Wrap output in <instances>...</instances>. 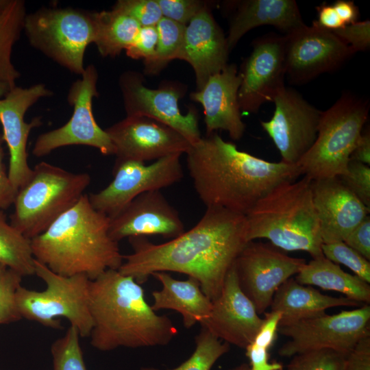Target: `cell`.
Listing matches in <instances>:
<instances>
[{"mask_svg": "<svg viewBox=\"0 0 370 370\" xmlns=\"http://www.w3.org/2000/svg\"><path fill=\"white\" fill-rule=\"evenodd\" d=\"M132 252L123 256L119 271L141 284L157 272H177L196 279L212 301L226 275L249 242L245 215L219 207H207L190 230L161 243L145 236L128 238Z\"/></svg>", "mask_w": 370, "mask_h": 370, "instance_id": "1", "label": "cell"}, {"mask_svg": "<svg viewBox=\"0 0 370 370\" xmlns=\"http://www.w3.org/2000/svg\"><path fill=\"white\" fill-rule=\"evenodd\" d=\"M186 155L189 175L206 208L243 215L275 186L301 175L297 164L269 162L240 151L216 132L191 145Z\"/></svg>", "mask_w": 370, "mask_h": 370, "instance_id": "2", "label": "cell"}, {"mask_svg": "<svg viewBox=\"0 0 370 370\" xmlns=\"http://www.w3.org/2000/svg\"><path fill=\"white\" fill-rule=\"evenodd\" d=\"M88 301L90 344L99 351L164 346L177 334L173 321L148 304L140 284L118 269L90 280Z\"/></svg>", "mask_w": 370, "mask_h": 370, "instance_id": "3", "label": "cell"}, {"mask_svg": "<svg viewBox=\"0 0 370 370\" xmlns=\"http://www.w3.org/2000/svg\"><path fill=\"white\" fill-rule=\"evenodd\" d=\"M110 218L96 210L84 194L44 232L31 240L34 258L62 275L90 280L123 261L119 243L109 234Z\"/></svg>", "mask_w": 370, "mask_h": 370, "instance_id": "4", "label": "cell"}, {"mask_svg": "<svg viewBox=\"0 0 370 370\" xmlns=\"http://www.w3.org/2000/svg\"><path fill=\"white\" fill-rule=\"evenodd\" d=\"M311 182L305 176L285 182L260 199L245 215L248 241L266 238L284 251H304L312 258L323 256Z\"/></svg>", "mask_w": 370, "mask_h": 370, "instance_id": "5", "label": "cell"}, {"mask_svg": "<svg viewBox=\"0 0 370 370\" xmlns=\"http://www.w3.org/2000/svg\"><path fill=\"white\" fill-rule=\"evenodd\" d=\"M17 193L10 224L32 240L44 232L84 195L91 177L40 162Z\"/></svg>", "mask_w": 370, "mask_h": 370, "instance_id": "6", "label": "cell"}, {"mask_svg": "<svg viewBox=\"0 0 370 370\" xmlns=\"http://www.w3.org/2000/svg\"><path fill=\"white\" fill-rule=\"evenodd\" d=\"M369 110L367 99L345 92L322 112L316 140L297 164L301 175L314 180L343 174Z\"/></svg>", "mask_w": 370, "mask_h": 370, "instance_id": "7", "label": "cell"}, {"mask_svg": "<svg viewBox=\"0 0 370 370\" xmlns=\"http://www.w3.org/2000/svg\"><path fill=\"white\" fill-rule=\"evenodd\" d=\"M34 275L46 285L41 291L22 285L16 293V304L21 318L53 329H60L59 318L69 321L81 337H89L92 321L89 310L90 280L83 274L66 276L34 262Z\"/></svg>", "mask_w": 370, "mask_h": 370, "instance_id": "8", "label": "cell"}, {"mask_svg": "<svg viewBox=\"0 0 370 370\" xmlns=\"http://www.w3.org/2000/svg\"><path fill=\"white\" fill-rule=\"evenodd\" d=\"M23 31L29 44L80 76L87 47L94 42L93 12L72 8H42L27 14Z\"/></svg>", "mask_w": 370, "mask_h": 370, "instance_id": "9", "label": "cell"}, {"mask_svg": "<svg viewBox=\"0 0 370 370\" xmlns=\"http://www.w3.org/2000/svg\"><path fill=\"white\" fill-rule=\"evenodd\" d=\"M370 306L364 304L352 310L326 313L296 323L281 326L278 332L290 338L278 351L282 357L321 349H331L345 356L363 336L370 334Z\"/></svg>", "mask_w": 370, "mask_h": 370, "instance_id": "10", "label": "cell"}, {"mask_svg": "<svg viewBox=\"0 0 370 370\" xmlns=\"http://www.w3.org/2000/svg\"><path fill=\"white\" fill-rule=\"evenodd\" d=\"M98 73L93 64L85 67L81 78L71 86L67 101L73 114L64 125L40 134L35 140L32 153L37 158L70 145H85L98 149L103 155H114V147L105 130L96 122L92 99L98 96Z\"/></svg>", "mask_w": 370, "mask_h": 370, "instance_id": "11", "label": "cell"}, {"mask_svg": "<svg viewBox=\"0 0 370 370\" xmlns=\"http://www.w3.org/2000/svg\"><path fill=\"white\" fill-rule=\"evenodd\" d=\"M181 156L171 154L149 165L136 161L115 162L112 182L100 191L88 195L90 204L112 218L138 195L180 181L184 175Z\"/></svg>", "mask_w": 370, "mask_h": 370, "instance_id": "12", "label": "cell"}, {"mask_svg": "<svg viewBox=\"0 0 370 370\" xmlns=\"http://www.w3.org/2000/svg\"><path fill=\"white\" fill-rule=\"evenodd\" d=\"M354 52L332 31L315 21L284 35L285 74L289 82L307 83L321 74L334 71Z\"/></svg>", "mask_w": 370, "mask_h": 370, "instance_id": "13", "label": "cell"}, {"mask_svg": "<svg viewBox=\"0 0 370 370\" xmlns=\"http://www.w3.org/2000/svg\"><path fill=\"white\" fill-rule=\"evenodd\" d=\"M306 263L304 259L291 257L272 245L251 241L234 265L241 289L260 314L270 307L277 289Z\"/></svg>", "mask_w": 370, "mask_h": 370, "instance_id": "14", "label": "cell"}, {"mask_svg": "<svg viewBox=\"0 0 370 370\" xmlns=\"http://www.w3.org/2000/svg\"><path fill=\"white\" fill-rule=\"evenodd\" d=\"M270 120L261 121L279 151L282 162L297 164L316 140L322 111L293 88L284 87L274 97Z\"/></svg>", "mask_w": 370, "mask_h": 370, "instance_id": "15", "label": "cell"}, {"mask_svg": "<svg viewBox=\"0 0 370 370\" xmlns=\"http://www.w3.org/2000/svg\"><path fill=\"white\" fill-rule=\"evenodd\" d=\"M105 131L114 147L115 162L145 163L174 153H186L191 146L174 129L144 116H127Z\"/></svg>", "mask_w": 370, "mask_h": 370, "instance_id": "16", "label": "cell"}, {"mask_svg": "<svg viewBox=\"0 0 370 370\" xmlns=\"http://www.w3.org/2000/svg\"><path fill=\"white\" fill-rule=\"evenodd\" d=\"M238 99L241 112L256 113L273 101L284 88L285 74L284 36L269 33L253 42V49L239 72Z\"/></svg>", "mask_w": 370, "mask_h": 370, "instance_id": "17", "label": "cell"}, {"mask_svg": "<svg viewBox=\"0 0 370 370\" xmlns=\"http://www.w3.org/2000/svg\"><path fill=\"white\" fill-rule=\"evenodd\" d=\"M52 95L51 89L39 83L28 88L16 86L0 99L1 134L10 156L8 173L18 190L27 183L33 172L27 161L28 137L34 127L42 123L41 117H35L30 122H26L25 115L40 99Z\"/></svg>", "mask_w": 370, "mask_h": 370, "instance_id": "18", "label": "cell"}, {"mask_svg": "<svg viewBox=\"0 0 370 370\" xmlns=\"http://www.w3.org/2000/svg\"><path fill=\"white\" fill-rule=\"evenodd\" d=\"M141 74L134 71L123 73L119 84L124 108L127 116H144L157 120L174 129L191 145L202 137L196 111L189 109L186 114L180 110V89L166 86L151 89L143 84Z\"/></svg>", "mask_w": 370, "mask_h": 370, "instance_id": "19", "label": "cell"}, {"mask_svg": "<svg viewBox=\"0 0 370 370\" xmlns=\"http://www.w3.org/2000/svg\"><path fill=\"white\" fill-rule=\"evenodd\" d=\"M209 317L200 323L229 345L245 347L264 321L251 300L241 289L234 265L228 271L219 295L212 301Z\"/></svg>", "mask_w": 370, "mask_h": 370, "instance_id": "20", "label": "cell"}, {"mask_svg": "<svg viewBox=\"0 0 370 370\" xmlns=\"http://www.w3.org/2000/svg\"><path fill=\"white\" fill-rule=\"evenodd\" d=\"M184 232L177 210L160 190L138 195L110 219L109 234L118 243L125 238L149 235L173 238Z\"/></svg>", "mask_w": 370, "mask_h": 370, "instance_id": "21", "label": "cell"}, {"mask_svg": "<svg viewBox=\"0 0 370 370\" xmlns=\"http://www.w3.org/2000/svg\"><path fill=\"white\" fill-rule=\"evenodd\" d=\"M311 189L323 243L343 241L369 215L370 208L338 177L312 180Z\"/></svg>", "mask_w": 370, "mask_h": 370, "instance_id": "22", "label": "cell"}, {"mask_svg": "<svg viewBox=\"0 0 370 370\" xmlns=\"http://www.w3.org/2000/svg\"><path fill=\"white\" fill-rule=\"evenodd\" d=\"M229 51L226 37L206 7L186 25L176 59L191 65L199 90L211 76L226 67Z\"/></svg>", "mask_w": 370, "mask_h": 370, "instance_id": "23", "label": "cell"}, {"mask_svg": "<svg viewBox=\"0 0 370 370\" xmlns=\"http://www.w3.org/2000/svg\"><path fill=\"white\" fill-rule=\"evenodd\" d=\"M241 82L236 66L227 64L211 76L201 90L191 93L190 98L204 108L206 135L221 130L227 132L234 140L243 136L245 125L238 99Z\"/></svg>", "mask_w": 370, "mask_h": 370, "instance_id": "24", "label": "cell"}, {"mask_svg": "<svg viewBox=\"0 0 370 370\" xmlns=\"http://www.w3.org/2000/svg\"><path fill=\"white\" fill-rule=\"evenodd\" d=\"M233 4L235 11L226 37L230 51L255 27L271 25L286 34L306 25L294 0H245Z\"/></svg>", "mask_w": 370, "mask_h": 370, "instance_id": "25", "label": "cell"}, {"mask_svg": "<svg viewBox=\"0 0 370 370\" xmlns=\"http://www.w3.org/2000/svg\"><path fill=\"white\" fill-rule=\"evenodd\" d=\"M363 305L346 297H336L322 294L291 278L277 289L270 307L271 311L281 314L279 324L281 327L322 315L328 308Z\"/></svg>", "mask_w": 370, "mask_h": 370, "instance_id": "26", "label": "cell"}, {"mask_svg": "<svg viewBox=\"0 0 370 370\" xmlns=\"http://www.w3.org/2000/svg\"><path fill=\"white\" fill-rule=\"evenodd\" d=\"M152 275L162 286L160 290L151 293L153 302L151 306L154 311L169 309L180 313L186 329L200 324L209 317L212 302L196 279L188 277L186 280H178L167 272H157Z\"/></svg>", "mask_w": 370, "mask_h": 370, "instance_id": "27", "label": "cell"}, {"mask_svg": "<svg viewBox=\"0 0 370 370\" xmlns=\"http://www.w3.org/2000/svg\"><path fill=\"white\" fill-rule=\"evenodd\" d=\"M301 284L313 285L341 293L354 301L369 304L370 285L356 275L345 272L324 256L306 263L295 278Z\"/></svg>", "mask_w": 370, "mask_h": 370, "instance_id": "28", "label": "cell"}, {"mask_svg": "<svg viewBox=\"0 0 370 370\" xmlns=\"http://www.w3.org/2000/svg\"><path fill=\"white\" fill-rule=\"evenodd\" d=\"M93 43L103 57H115L134 41L140 26L130 16L114 8L93 12Z\"/></svg>", "mask_w": 370, "mask_h": 370, "instance_id": "29", "label": "cell"}, {"mask_svg": "<svg viewBox=\"0 0 370 370\" xmlns=\"http://www.w3.org/2000/svg\"><path fill=\"white\" fill-rule=\"evenodd\" d=\"M26 14L23 0H11L0 14V82L11 88L16 86V81L21 75L12 62V52L23 30Z\"/></svg>", "mask_w": 370, "mask_h": 370, "instance_id": "30", "label": "cell"}, {"mask_svg": "<svg viewBox=\"0 0 370 370\" xmlns=\"http://www.w3.org/2000/svg\"><path fill=\"white\" fill-rule=\"evenodd\" d=\"M31 240L8 223L0 210V263L21 276L34 275Z\"/></svg>", "mask_w": 370, "mask_h": 370, "instance_id": "31", "label": "cell"}, {"mask_svg": "<svg viewBox=\"0 0 370 370\" xmlns=\"http://www.w3.org/2000/svg\"><path fill=\"white\" fill-rule=\"evenodd\" d=\"M158 43L154 56L144 62L145 71L157 73L168 62L176 59L182 47L186 25L162 17L156 25Z\"/></svg>", "mask_w": 370, "mask_h": 370, "instance_id": "32", "label": "cell"}, {"mask_svg": "<svg viewBox=\"0 0 370 370\" xmlns=\"http://www.w3.org/2000/svg\"><path fill=\"white\" fill-rule=\"evenodd\" d=\"M230 350V345L219 339L201 327L195 337V349L192 355L178 367L168 370H210L217 360ZM140 370H160L143 367Z\"/></svg>", "mask_w": 370, "mask_h": 370, "instance_id": "33", "label": "cell"}, {"mask_svg": "<svg viewBox=\"0 0 370 370\" xmlns=\"http://www.w3.org/2000/svg\"><path fill=\"white\" fill-rule=\"evenodd\" d=\"M80 335L73 326L51 347L53 370H87L79 343Z\"/></svg>", "mask_w": 370, "mask_h": 370, "instance_id": "34", "label": "cell"}, {"mask_svg": "<svg viewBox=\"0 0 370 370\" xmlns=\"http://www.w3.org/2000/svg\"><path fill=\"white\" fill-rule=\"evenodd\" d=\"M345 355L331 349H321L292 356L286 370H346Z\"/></svg>", "mask_w": 370, "mask_h": 370, "instance_id": "35", "label": "cell"}, {"mask_svg": "<svg viewBox=\"0 0 370 370\" xmlns=\"http://www.w3.org/2000/svg\"><path fill=\"white\" fill-rule=\"evenodd\" d=\"M22 278L0 263V325L22 319L16 304V293L21 286Z\"/></svg>", "mask_w": 370, "mask_h": 370, "instance_id": "36", "label": "cell"}, {"mask_svg": "<svg viewBox=\"0 0 370 370\" xmlns=\"http://www.w3.org/2000/svg\"><path fill=\"white\" fill-rule=\"evenodd\" d=\"M321 250L323 256L334 263L343 264L350 269L356 275L370 283V262L346 245L343 241L323 243Z\"/></svg>", "mask_w": 370, "mask_h": 370, "instance_id": "37", "label": "cell"}, {"mask_svg": "<svg viewBox=\"0 0 370 370\" xmlns=\"http://www.w3.org/2000/svg\"><path fill=\"white\" fill-rule=\"evenodd\" d=\"M338 177L364 205L370 208V167L349 160L345 173Z\"/></svg>", "mask_w": 370, "mask_h": 370, "instance_id": "38", "label": "cell"}, {"mask_svg": "<svg viewBox=\"0 0 370 370\" xmlns=\"http://www.w3.org/2000/svg\"><path fill=\"white\" fill-rule=\"evenodd\" d=\"M113 8L134 19L140 27L156 26L163 17L156 0H119Z\"/></svg>", "mask_w": 370, "mask_h": 370, "instance_id": "39", "label": "cell"}, {"mask_svg": "<svg viewBox=\"0 0 370 370\" xmlns=\"http://www.w3.org/2000/svg\"><path fill=\"white\" fill-rule=\"evenodd\" d=\"M163 17L186 25L200 11L206 8L197 0H156Z\"/></svg>", "mask_w": 370, "mask_h": 370, "instance_id": "40", "label": "cell"}, {"mask_svg": "<svg viewBox=\"0 0 370 370\" xmlns=\"http://www.w3.org/2000/svg\"><path fill=\"white\" fill-rule=\"evenodd\" d=\"M356 53L365 51L370 47V21L365 20L348 24L332 31Z\"/></svg>", "mask_w": 370, "mask_h": 370, "instance_id": "41", "label": "cell"}, {"mask_svg": "<svg viewBox=\"0 0 370 370\" xmlns=\"http://www.w3.org/2000/svg\"><path fill=\"white\" fill-rule=\"evenodd\" d=\"M158 43L156 26L140 27L132 43L125 49L126 54L132 59L143 58L149 60L155 54Z\"/></svg>", "mask_w": 370, "mask_h": 370, "instance_id": "42", "label": "cell"}, {"mask_svg": "<svg viewBox=\"0 0 370 370\" xmlns=\"http://www.w3.org/2000/svg\"><path fill=\"white\" fill-rule=\"evenodd\" d=\"M343 242L367 260H370V217L369 215L350 232Z\"/></svg>", "mask_w": 370, "mask_h": 370, "instance_id": "43", "label": "cell"}, {"mask_svg": "<svg viewBox=\"0 0 370 370\" xmlns=\"http://www.w3.org/2000/svg\"><path fill=\"white\" fill-rule=\"evenodd\" d=\"M346 370H370V334L361 338L347 354Z\"/></svg>", "mask_w": 370, "mask_h": 370, "instance_id": "44", "label": "cell"}, {"mask_svg": "<svg viewBox=\"0 0 370 370\" xmlns=\"http://www.w3.org/2000/svg\"><path fill=\"white\" fill-rule=\"evenodd\" d=\"M4 141L0 134V210H4L14 204L18 190L12 184L6 172L4 158Z\"/></svg>", "mask_w": 370, "mask_h": 370, "instance_id": "45", "label": "cell"}, {"mask_svg": "<svg viewBox=\"0 0 370 370\" xmlns=\"http://www.w3.org/2000/svg\"><path fill=\"white\" fill-rule=\"evenodd\" d=\"M245 350L246 356L249 360V370H283L281 363L269 361V349L251 342Z\"/></svg>", "mask_w": 370, "mask_h": 370, "instance_id": "46", "label": "cell"}, {"mask_svg": "<svg viewBox=\"0 0 370 370\" xmlns=\"http://www.w3.org/2000/svg\"><path fill=\"white\" fill-rule=\"evenodd\" d=\"M316 9L317 20L315 21L321 27L330 31H334L346 25L341 20L332 5L323 3Z\"/></svg>", "mask_w": 370, "mask_h": 370, "instance_id": "47", "label": "cell"}, {"mask_svg": "<svg viewBox=\"0 0 370 370\" xmlns=\"http://www.w3.org/2000/svg\"><path fill=\"white\" fill-rule=\"evenodd\" d=\"M350 160L370 164V132L369 128L362 130L360 138L351 154Z\"/></svg>", "mask_w": 370, "mask_h": 370, "instance_id": "48", "label": "cell"}, {"mask_svg": "<svg viewBox=\"0 0 370 370\" xmlns=\"http://www.w3.org/2000/svg\"><path fill=\"white\" fill-rule=\"evenodd\" d=\"M332 5L345 25L358 21L359 10L352 1L338 0Z\"/></svg>", "mask_w": 370, "mask_h": 370, "instance_id": "49", "label": "cell"}, {"mask_svg": "<svg viewBox=\"0 0 370 370\" xmlns=\"http://www.w3.org/2000/svg\"><path fill=\"white\" fill-rule=\"evenodd\" d=\"M10 89L8 84L0 82V99L4 97Z\"/></svg>", "mask_w": 370, "mask_h": 370, "instance_id": "50", "label": "cell"}, {"mask_svg": "<svg viewBox=\"0 0 370 370\" xmlns=\"http://www.w3.org/2000/svg\"><path fill=\"white\" fill-rule=\"evenodd\" d=\"M11 0H0V14L6 9Z\"/></svg>", "mask_w": 370, "mask_h": 370, "instance_id": "51", "label": "cell"}, {"mask_svg": "<svg viewBox=\"0 0 370 370\" xmlns=\"http://www.w3.org/2000/svg\"><path fill=\"white\" fill-rule=\"evenodd\" d=\"M249 365L246 364V363H243L233 369H232L231 370H249Z\"/></svg>", "mask_w": 370, "mask_h": 370, "instance_id": "52", "label": "cell"}]
</instances>
